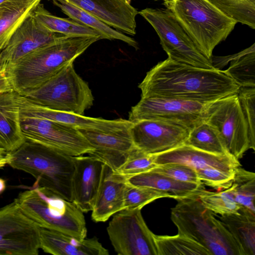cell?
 Returning a JSON list of instances; mask_svg holds the SVG:
<instances>
[{"label":"cell","mask_w":255,"mask_h":255,"mask_svg":"<svg viewBox=\"0 0 255 255\" xmlns=\"http://www.w3.org/2000/svg\"><path fill=\"white\" fill-rule=\"evenodd\" d=\"M154 155V162L157 165L182 163L195 169L213 168L227 172H234L241 166L239 160L229 154L209 153L185 144Z\"/></svg>","instance_id":"20"},{"label":"cell","mask_w":255,"mask_h":255,"mask_svg":"<svg viewBox=\"0 0 255 255\" xmlns=\"http://www.w3.org/2000/svg\"><path fill=\"white\" fill-rule=\"evenodd\" d=\"M200 182L203 184L221 191L230 187L235 171L227 172L213 168L196 169Z\"/></svg>","instance_id":"38"},{"label":"cell","mask_w":255,"mask_h":255,"mask_svg":"<svg viewBox=\"0 0 255 255\" xmlns=\"http://www.w3.org/2000/svg\"><path fill=\"white\" fill-rule=\"evenodd\" d=\"M10 0H0V5H1V4H2L3 3H4L5 2L10 1Z\"/></svg>","instance_id":"46"},{"label":"cell","mask_w":255,"mask_h":255,"mask_svg":"<svg viewBox=\"0 0 255 255\" xmlns=\"http://www.w3.org/2000/svg\"><path fill=\"white\" fill-rule=\"evenodd\" d=\"M127 183L144 187L165 193L176 200L187 198H199L205 191L203 184L176 180L153 170L126 177Z\"/></svg>","instance_id":"23"},{"label":"cell","mask_w":255,"mask_h":255,"mask_svg":"<svg viewBox=\"0 0 255 255\" xmlns=\"http://www.w3.org/2000/svg\"><path fill=\"white\" fill-rule=\"evenodd\" d=\"M220 220L241 247L244 255H255V214L240 208L239 213Z\"/></svg>","instance_id":"26"},{"label":"cell","mask_w":255,"mask_h":255,"mask_svg":"<svg viewBox=\"0 0 255 255\" xmlns=\"http://www.w3.org/2000/svg\"><path fill=\"white\" fill-rule=\"evenodd\" d=\"M171 209V219L178 233L206 248L211 255H244L225 225L201 203L199 198L177 200Z\"/></svg>","instance_id":"4"},{"label":"cell","mask_w":255,"mask_h":255,"mask_svg":"<svg viewBox=\"0 0 255 255\" xmlns=\"http://www.w3.org/2000/svg\"><path fill=\"white\" fill-rule=\"evenodd\" d=\"M204 121L217 130L228 154L236 159L249 149L255 150L237 94L210 103Z\"/></svg>","instance_id":"9"},{"label":"cell","mask_w":255,"mask_h":255,"mask_svg":"<svg viewBox=\"0 0 255 255\" xmlns=\"http://www.w3.org/2000/svg\"><path fill=\"white\" fill-rule=\"evenodd\" d=\"M237 94L251 142L255 146V87H240Z\"/></svg>","instance_id":"37"},{"label":"cell","mask_w":255,"mask_h":255,"mask_svg":"<svg viewBox=\"0 0 255 255\" xmlns=\"http://www.w3.org/2000/svg\"><path fill=\"white\" fill-rule=\"evenodd\" d=\"M14 92L5 70L0 71V93Z\"/></svg>","instance_id":"40"},{"label":"cell","mask_w":255,"mask_h":255,"mask_svg":"<svg viewBox=\"0 0 255 255\" xmlns=\"http://www.w3.org/2000/svg\"><path fill=\"white\" fill-rule=\"evenodd\" d=\"M153 236L158 255H211L204 247L181 234Z\"/></svg>","instance_id":"30"},{"label":"cell","mask_w":255,"mask_h":255,"mask_svg":"<svg viewBox=\"0 0 255 255\" xmlns=\"http://www.w3.org/2000/svg\"><path fill=\"white\" fill-rule=\"evenodd\" d=\"M129 128L111 131L88 128L78 129L94 148L88 155L99 159L116 171L135 148Z\"/></svg>","instance_id":"16"},{"label":"cell","mask_w":255,"mask_h":255,"mask_svg":"<svg viewBox=\"0 0 255 255\" xmlns=\"http://www.w3.org/2000/svg\"><path fill=\"white\" fill-rule=\"evenodd\" d=\"M190 130L174 123L149 119L134 121L129 128L134 146L150 154L164 152L184 144Z\"/></svg>","instance_id":"14"},{"label":"cell","mask_w":255,"mask_h":255,"mask_svg":"<svg viewBox=\"0 0 255 255\" xmlns=\"http://www.w3.org/2000/svg\"><path fill=\"white\" fill-rule=\"evenodd\" d=\"M9 153L7 164L10 166L34 177V185L72 202L73 156L27 140Z\"/></svg>","instance_id":"3"},{"label":"cell","mask_w":255,"mask_h":255,"mask_svg":"<svg viewBox=\"0 0 255 255\" xmlns=\"http://www.w3.org/2000/svg\"><path fill=\"white\" fill-rule=\"evenodd\" d=\"M141 97L211 103L237 94L239 87L222 70L205 69L167 58L153 66L138 85Z\"/></svg>","instance_id":"1"},{"label":"cell","mask_w":255,"mask_h":255,"mask_svg":"<svg viewBox=\"0 0 255 255\" xmlns=\"http://www.w3.org/2000/svg\"><path fill=\"white\" fill-rule=\"evenodd\" d=\"M25 141L21 128L17 93H0V148L12 152Z\"/></svg>","instance_id":"24"},{"label":"cell","mask_w":255,"mask_h":255,"mask_svg":"<svg viewBox=\"0 0 255 255\" xmlns=\"http://www.w3.org/2000/svg\"><path fill=\"white\" fill-rule=\"evenodd\" d=\"M210 103L171 98L141 97L131 108L128 120H163L191 129L204 121Z\"/></svg>","instance_id":"12"},{"label":"cell","mask_w":255,"mask_h":255,"mask_svg":"<svg viewBox=\"0 0 255 255\" xmlns=\"http://www.w3.org/2000/svg\"><path fill=\"white\" fill-rule=\"evenodd\" d=\"M26 140L41 144L71 156L90 154L93 146L77 128L48 119L20 115Z\"/></svg>","instance_id":"10"},{"label":"cell","mask_w":255,"mask_h":255,"mask_svg":"<svg viewBox=\"0 0 255 255\" xmlns=\"http://www.w3.org/2000/svg\"><path fill=\"white\" fill-rule=\"evenodd\" d=\"M62 1L93 15L110 26L130 35L136 34L137 10L130 0H48Z\"/></svg>","instance_id":"17"},{"label":"cell","mask_w":255,"mask_h":255,"mask_svg":"<svg viewBox=\"0 0 255 255\" xmlns=\"http://www.w3.org/2000/svg\"><path fill=\"white\" fill-rule=\"evenodd\" d=\"M154 158V154H147L135 147L116 172L125 177L146 172L157 165Z\"/></svg>","instance_id":"36"},{"label":"cell","mask_w":255,"mask_h":255,"mask_svg":"<svg viewBox=\"0 0 255 255\" xmlns=\"http://www.w3.org/2000/svg\"><path fill=\"white\" fill-rule=\"evenodd\" d=\"M17 98L21 115L42 118L73 126L77 128H88L103 131H111L129 128L132 124L129 120L123 119L109 120L51 110L36 105L18 94Z\"/></svg>","instance_id":"18"},{"label":"cell","mask_w":255,"mask_h":255,"mask_svg":"<svg viewBox=\"0 0 255 255\" xmlns=\"http://www.w3.org/2000/svg\"><path fill=\"white\" fill-rule=\"evenodd\" d=\"M164 1V4L166 8H169L176 1V0H163Z\"/></svg>","instance_id":"43"},{"label":"cell","mask_w":255,"mask_h":255,"mask_svg":"<svg viewBox=\"0 0 255 255\" xmlns=\"http://www.w3.org/2000/svg\"><path fill=\"white\" fill-rule=\"evenodd\" d=\"M22 96L46 108L80 115H84L94 100L88 84L76 73L73 62Z\"/></svg>","instance_id":"7"},{"label":"cell","mask_w":255,"mask_h":255,"mask_svg":"<svg viewBox=\"0 0 255 255\" xmlns=\"http://www.w3.org/2000/svg\"><path fill=\"white\" fill-rule=\"evenodd\" d=\"M32 13L35 19L49 31L59 33L68 37H100L95 30L73 19L61 18L52 14L38 3L32 10Z\"/></svg>","instance_id":"29"},{"label":"cell","mask_w":255,"mask_h":255,"mask_svg":"<svg viewBox=\"0 0 255 255\" xmlns=\"http://www.w3.org/2000/svg\"><path fill=\"white\" fill-rule=\"evenodd\" d=\"M5 67H4L0 62V71L5 70Z\"/></svg>","instance_id":"45"},{"label":"cell","mask_w":255,"mask_h":255,"mask_svg":"<svg viewBox=\"0 0 255 255\" xmlns=\"http://www.w3.org/2000/svg\"><path fill=\"white\" fill-rule=\"evenodd\" d=\"M72 201L83 213L92 211L100 184L104 163L91 155L74 156Z\"/></svg>","instance_id":"19"},{"label":"cell","mask_w":255,"mask_h":255,"mask_svg":"<svg viewBox=\"0 0 255 255\" xmlns=\"http://www.w3.org/2000/svg\"><path fill=\"white\" fill-rule=\"evenodd\" d=\"M213 67L217 69L230 62L229 68L222 70L240 87H255V46L226 57H212Z\"/></svg>","instance_id":"25"},{"label":"cell","mask_w":255,"mask_h":255,"mask_svg":"<svg viewBox=\"0 0 255 255\" xmlns=\"http://www.w3.org/2000/svg\"><path fill=\"white\" fill-rule=\"evenodd\" d=\"M153 28L169 59L205 69H215L180 25L171 10L146 8L138 12Z\"/></svg>","instance_id":"8"},{"label":"cell","mask_w":255,"mask_h":255,"mask_svg":"<svg viewBox=\"0 0 255 255\" xmlns=\"http://www.w3.org/2000/svg\"><path fill=\"white\" fill-rule=\"evenodd\" d=\"M152 170L178 181L192 183H201L196 169L184 164L170 163L160 164Z\"/></svg>","instance_id":"39"},{"label":"cell","mask_w":255,"mask_h":255,"mask_svg":"<svg viewBox=\"0 0 255 255\" xmlns=\"http://www.w3.org/2000/svg\"><path fill=\"white\" fill-rule=\"evenodd\" d=\"M232 186L222 191L206 190L199 197L202 204L207 209L221 216L239 213L240 208L232 194Z\"/></svg>","instance_id":"34"},{"label":"cell","mask_w":255,"mask_h":255,"mask_svg":"<svg viewBox=\"0 0 255 255\" xmlns=\"http://www.w3.org/2000/svg\"><path fill=\"white\" fill-rule=\"evenodd\" d=\"M63 36L46 29L35 19L31 11L15 29L4 48L0 51V62L6 68L7 65L31 51L51 43Z\"/></svg>","instance_id":"15"},{"label":"cell","mask_w":255,"mask_h":255,"mask_svg":"<svg viewBox=\"0 0 255 255\" xmlns=\"http://www.w3.org/2000/svg\"><path fill=\"white\" fill-rule=\"evenodd\" d=\"M184 144L209 153L229 154L217 130L205 121L190 130Z\"/></svg>","instance_id":"31"},{"label":"cell","mask_w":255,"mask_h":255,"mask_svg":"<svg viewBox=\"0 0 255 255\" xmlns=\"http://www.w3.org/2000/svg\"><path fill=\"white\" fill-rule=\"evenodd\" d=\"M169 9L199 50L209 59L215 47L227 38L237 23L207 0H176Z\"/></svg>","instance_id":"6"},{"label":"cell","mask_w":255,"mask_h":255,"mask_svg":"<svg viewBox=\"0 0 255 255\" xmlns=\"http://www.w3.org/2000/svg\"><path fill=\"white\" fill-rule=\"evenodd\" d=\"M10 158L9 159H5V160L0 161V168L3 167L6 164H7L9 161Z\"/></svg>","instance_id":"44"},{"label":"cell","mask_w":255,"mask_h":255,"mask_svg":"<svg viewBox=\"0 0 255 255\" xmlns=\"http://www.w3.org/2000/svg\"><path fill=\"white\" fill-rule=\"evenodd\" d=\"M165 197L170 198L169 195L165 193L127 183L124 193V209H141L150 202Z\"/></svg>","instance_id":"35"},{"label":"cell","mask_w":255,"mask_h":255,"mask_svg":"<svg viewBox=\"0 0 255 255\" xmlns=\"http://www.w3.org/2000/svg\"><path fill=\"white\" fill-rule=\"evenodd\" d=\"M40 249L54 255H108L95 238L80 239L69 235L40 227Z\"/></svg>","instance_id":"22"},{"label":"cell","mask_w":255,"mask_h":255,"mask_svg":"<svg viewBox=\"0 0 255 255\" xmlns=\"http://www.w3.org/2000/svg\"><path fill=\"white\" fill-rule=\"evenodd\" d=\"M5 181L3 179L0 178V194L5 190Z\"/></svg>","instance_id":"42"},{"label":"cell","mask_w":255,"mask_h":255,"mask_svg":"<svg viewBox=\"0 0 255 255\" xmlns=\"http://www.w3.org/2000/svg\"><path fill=\"white\" fill-rule=\"evenodd\" d=\"M100 37H68L38 48L6 66L13 90L23 96L39 87L82 54Z\"/></svg>","instance_id":"2"},{"label":"cell","mask_w":255,"mask_h":255,"mask_svg":"<svg viewBox=\"0 0 255 255\" xmlns=\"http://www.w3.org/2000/svg\"><path fill=\"white\" fill-rule=\"evenodd\" d=\"M41 0H11L0 5V51Z\"/></svg>","instance_id":"27"},{"label":"cell","mask_w":255,"mask_h":255,"mask_svg":"<svg viewBox=\"0 0 255 255\" xmlns=\"http://www.w3.org/2000/svg\"><path fill=\"white\" fill-rule=\"evenodd\" d=\"M126 177L104 164L100 184L92 209L96 222H105L124 209Z\"/></svg>","instance_id":"21"},{"label":"cell","mask_w":255,"mask_h":255,"mask_svg":"<svg viewBox=\"0 0 255 255\" xmlns=\"http://www.w3.org/2000/svg\"><path fill=\"white\" fill-rule=\"evenodd\" d=\"M14 200L22 212L40 227L86 238L83 212L72 202L35 185Z\"/></svg>","instance_id":"5"},{"label":"cell","mask_w":255,"mask_h":255,"mask_svg":"<svg viewBox=\"0 0 255 255\" xmlns=\"http://www.w3.org/2000/svg\"><path fill=\"white\" fill-rule=\"evenodd\" d=\"M10 157L9 152H6L4 149L0 148V161L9 159Z\"/></svg>","instance_id":"41"},{"label":"cell","mask_w":255,"mask_h":255,"mask_svg":"<svg viewBox=\"0 0 255 255\" xmlns=\"http://www.w3.org/2000/svg\"><path fill=\"white\" fill-rule=\"evenodd\" d=\"M40 227L26 216L15 200L0 208V255H37Z\"/></svg>","instance_id":"13"},{"label":"cell","mask_w":255,"mask_h":255,"mask_svg":"<svg viewBox=\"0 0 255 255\" xmlns=\"http://www.w3.org/2000/svg\"><path fill=\"white\" fill-rule=\"evenodd\" d=\"M237 23L255 29V0H207Z\"/></svg>","instance_id":"33"},{"label":"cell","mask_w":255,"mask_h":255,"mask_svg":"<svg viewBox=\"0 0 255 255\" xmlns=\"http://www.w3.org/2000/svg\"><path fill=\"white\" fill-rule=\"evenodd\" d=\"M107 231L120 255H158L154 234L146 225L141 209H124L115 214Z\"/></svg>","instance_id":"11"},{"label":"cell","mask_w":255,"mask_h":255,"mask_svg":"<svg viewBox=\"0 0 255 255\" xmlns=\"http://www.w3.org/2000/svg\"><path fill=\"white\" fill-rule=\"evenodd\" d=\"M52 1L69 17L97 32L101 35V39L120 40L135 49H138V43L134 39L114 29L93 15L66 1Z\"/></svg>","instance_id":"28"},{"label":"cell","mask_w":255,"mask_h":255,"mask_svg":"<svg viewBox=\"0 0 255 255\" xmlns=\"http://www.w3.org/2000/svg\"><path fill=\"white\" fill-rule=\"evenodd\" d=\"M232 187L234 198L240 208L255 214V173L239 167Z\"/></svg>","instance_id":"32"}]
</instances>
